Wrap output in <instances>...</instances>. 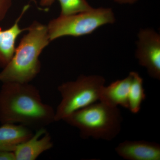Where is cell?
<instances>
[{
  "mask_svg": "<svg viewBox=\"0 0 160 160\" xmlns=\"http://www.w3.org/2000/svg\"><path fill=\"white\" fill-rule=\"evenodd\" d=\"M115 18L110 8H93L70 15H60L47 26L50 41L65 36L74 37L91 34L101 26L112 24Z\"/></svg>",
  "mask_w": 160,
  "mask_h": 160,
  "instance_id": "5",
  "label": "cell"
},
{
  "mask_svg": "<svg viewBox=\"0 0 160 160\" xmlns=\"http://www.w3.org/2000/svg\"><path fill=\"white\" fill-rule=\"evenodd\" d=\"M119 156L127 160H160V145L146 141H125L115 148Z\"/></svg>",
  "mask_w": 160,
  "mask_h": 160,
  "instance_id": "8",
  "label": "cell"
},
{
  "mask_svg": "<svg viewBox=\"0 0 160 160\" xmlns=\"http://www.w3.org/2000/svg\"><path fill=\"white\" fill-rule=\"evenodd\" d=\"M135 56L150 77L160 79V36L151 29H141L138 35Z\"/></svg>",
  "mask_w": 160,
  "mask_h": 160,
  "instance_id": "6",
  "label": "cell"
},
{
  "mask_svg": "<svg viewBox=\"0 0 160 160\" xmlns=\"http://www.w3.org/2000/svg\"><path fill=\"white\" fill-rule=\"evenodd\" d=\"M29 7L27 5L23 8L19 16L11 27L5 30L0 29V67L2 68L10 62L14 54L18 37L22 32L27 30V28H20L19 23Z\"/></svg>",
  "mask_w": 160,
  "mask_h": 160,
  "instance_id": "10",
  "label": "cell"
},
{
  "mask_svg": "<svg viewBox=\"0 0 160 160\" xmlns=\"http://www.w3.org/2000/svg\"><path fill=\"white\" fill-rule=\"evenodd\" d=\"M132 79L131 72L128 76L118 80L109 86H104L101 92L100 102L111 107L120 106L128 109V96Z\"/></svg>",
  "mask_w": 160,
  "mask_h": 160,
  "instance_id": "9",
  "label": "cell"
},
{
  "mask_svg": "<svg viewBox=\"0 0 160 160\" xmlns=\"http://www.w3.org/2000/svg\"><path fill=\"white\" fill-rule=\"evenodd\" d=\"M54 1L55 0H40V4L43 7H49L53 4Z\"/></svg>",
  "mask_w": 160,
  "mask_h": 160,
  "instance_id": "16",
  "label": "cell"
},
{
  "mask_svg": "<svg viewBox=\"0 0 160 160\" xmlns=\"http://www.w3.org/2000/svg\"><path fill=\"white\" fill-rule=\"evenodd\" d=\"M61 6L60 15H70L92 9L86 0H58Z\"/></svg>",
  "mask_w": 160,
  "mask_h": 160,
  "instance_id": "13",
  "label": "cell"
},
{
  "mask_svg": "<svg viewBox=\"0 0 160 160\" xmlns=\"http://www.w3.org/2000/svg\"><path fill=\"white\" fill-rule=\"evenodd\" d=\"M33 133L31 129L22 125L2 124L0 127V151H14L19 144Z\"/></svg>",
  "mask_w": 160,
  "mask_h": 160,
  "instance_id": "11",
  "label": "cell"
},
{
  "mask_svg": "<svg viewBox=\"0 0 160 160\" xmlns=\"http://www.w3.org/2000/svg\"><path fill=\"white\" fill-rule=\"evenodd\" d=\"M115 2L119 4H132L136 2H137L138 0H114Z\"/></svg>",
  "mask_w": 160,
  "mask_h": 160,
  "instance_id": "17",
  "label": "cell"
},
{
  "mask_svg": "<svg viewBox=\"0 0 160 160\" xmlns=\"http://www.w3.org/2000/svg\"><path fill=\"white\" fill-rule=\"evenodd\" d=\"M106 79L98 75H81L75 81L62 83L58 87L62 100L55 113V122L63 121L75 112L99 101Z\"/></svg>",
  "mask_w": 160,
  "mask_h": 160,
  "instance_id": "4",
  "label": "cell"
},
{
  "mask_svg": "<svg viewBox=\"0 0 160 160\" xmlns=\"http://www.w3.org/2000/svg\"><path fill=\"white\" fill-rule=\"evenodd\" d=\"M12 4V0H0V22L2 21Z\"/></svg>",
  "mask_w": 160,
  "mask_h": 160,
  "instance_id": "14",
  "label": "cell"
},
{
  "mask_svg": "<svg viewBox=\"0 0 160 160\" xmlns=\"http://www.w3.org/2000/svg\"><path fill=\"white\" fill-rule=\"evenodd\" d=\"M16 48L10 62L0 72L2 83H29L41 69L39 57L50 41L47 26L34 22Z\"/></svg>",
  "mask_w": 160,
  "mask_h": 160,
  "instance_id": "2",
  "label": "cell"
},
{
  "mask_svg": "<svg viewBox=\"0 0 160 160\" xmlns=\"http://www.w3.org/2000/svg\"><path fill=\"white\" fill-rule=\"evenodd\" d=\"M0 160H16L14 152L0 151Z\"/></svg>",
  "mask_w": 160,
  "mask_h": 160,
  "instance_id": "15",
  "label": "cell"
},
{
  "mask_svg": "<svg viewBox=\"0 0 160 160\" xmlns=\"http://www.w3.org/2000/svg\"><path fill=\"white\" fill-rule=\"evenodd\" d=\"M132 79L128 96V109L132 113L137 114L141 109L142 103L146 98L143 80L138 73L131 72Z\"/></svg>",
  "mask_w": 160,
  "mask_h": 160,
  "instance_id": "12",
  "label": "cell"
},
{
  "mask_svg": "<svg viewBox=\"0 0 160 160\" xmlns=\"http://www.w3.org/2000/svg\"><path fill=\"white\" fill-rule=\"evenodd\" d=\"M55 110L43 102L39 90L29 83H3L0 89V122L29 129L45 128L55 122Z\"/></svg>",
  "mask_w": 160,
  "mask_h": 160,
  "instance_id": "1",
  "label": "cell"
},
{
  "mask_svg": "<svg viewBox=\"0 0 160 160\" xmlns=\"http://www.w3.org/2000/svg\"><path fill=\"white\" fill-rule=\"evenodd\" d=\"M77 128L83 139L111 141L119 134L123 118L118 107L98 101L75 112L63 120Z\"/></svg>",
  "mask_w": 160,
  "mask_h": 160,
  "instance_id": "3",
  "label": "cell"
},
{
  "mask_svg": "<svg viewBox=\"0 0 160 160\" xmlns=\"http://www.w3.org/2000/svg\"><path fill=\"white\" fill-rule=\"evenodd\" d=\"M53 146L51 135L46 128L37 129L29 138L17 146L13 151L15 160H36Z\"/></svg>",
  "mask_w": 160,
  "mask_h": 160,
  "instance_id": "7",
  "label": "cell"
}]
</instances>
